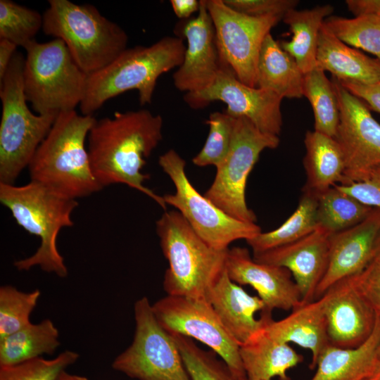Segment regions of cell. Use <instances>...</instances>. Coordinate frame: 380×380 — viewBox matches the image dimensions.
Returning <instances> with one entry per match:
<instances>
[{
	"instance_id": "21",
	"label": "cell",
	"mask_w": 380,
	"mask_h": 380,
	"mask_svg": "<svg viewBox=\"0 0 380 380\" xmlns=\"http://www.w3.org/2000/svg\"><path fill=\"white\" fill-rule=\"evenodd\" d=\"M326 300L324 294L312 302L302 303L278 321L272 319V312H262L260 315L265 320L263 330L270 337L310 350V369L315 367L319 355L330 344L325 317Z\"/></svg>"
},
{
	"instance_id": "20",
	"label": "cell",
	"mask_w": 380,
	"mask_h": 380,
	"mask_svg": "<svg viewBox=\"0 0 380 380\" xmlns=\"http://www.w3.org/2000/svg\"><path fill=\"white\" fill-rule=\"evenodd\" d=\"M380 233V210L373 208L360 223L331 234L329 260L315 300L338 281L364 270L373 260L374 248Z\"/></svg>"
},
{
	"instance_id": "13",
	"label": "cell",
	"mask_w": 380,
	"mask_h": 380,
	"mask_svg": "<svg viewBox=\"0 0 380 380\" xmlns=\"http://www.w3.org/2000/svg\"><path fill=\"white\" fill-rule=\"evenodd\" d=\"M155 317L168 333L178 334L208 346L234 374L247 379L240 356V345L222 323L206 299L170 296L152 305Z\"/></svg>"
},
{
	"instance_id": "4",
	"label": "cell",
	"mask_w": 380,
	"mask_h": 380,
	"mask_svg": "<svg viewBox=\"0 0 380 380\" xmlns=\"http://www.w3.org/2000/svg\"><path fill=\"white\" fill-rule=\"evenodd\" d=\"M0 202L19 226L41 241L33 255L15 261L14 266L20 271L39 266L46 272L66 277L68 268L56 241L63 228L73 226L72 213L79 205L77 200L30 180L22 186L0 183Z\"/></svg>"
},
{
	"instance_id": "40",
	"label": "cell",
	"mask_w": 380,
	"mask_h": 380,
	"mask_svg": "<svg viewBox=\"0 0 380 380\" xmlns=\"http://www.w3.org/2000/svg\"><path fill=\"white\" fill-rule=\"evenodd\" d=\"M336 186L363 204L380 210V165L368 170L360 181Z\"/></svg>"
},
{
	"instance_id": "25",
	"label": "cell",
	"mask_w": 380,
	"mask_h": 380,
	"mask_svg": "<svg viewBox=\"0 0 380 380\" xmlns=\"http://www.w3.org/2000/svg\"><path fill=\"white\" fill-rule=\"evenodd\" d=\"M239 352L248 380H290L287 372L303 361L289 343L272 338L263 329L240 346Z\"/></svg>"
},
{
	"instance_id": "28",
	"label": "cell",
	"mask_w": 380,
	"mask_h": 380,
	"mask_svg": "<svg viewBox=\"0 0 380 380\" xmlns=\"http://www.w3.org/2000/svg\"><path fill=\"white\" fill-rule=\"evenodd\" d=\"M334 7L330 4L312 8L289 11L282 20L292 33L291 40L279 42L281 47L296 62L305 74L317 65L319 34L325 19L331 15Z\"/></svg>"
},
{
	"instance_id": "33",
	"label": "cell",
	"mask_w": 380,
	"mask_h": 380,
	"mask_svg": "<svg viewBox=\"0 0 380 380\" xmlns=\"http://www.w3.org/2000/svg\"><path fill=\"white\" fill-rule=\"evenodd\" d=\"M170 335L180 351L191 380H247L234 374L213 350L201 348L189 337L175 333Z\"/></svg>"
},
{
	"instance_id": "29",
	"label": "cell",
	"mask_w": 380,
	"mask_h": 380,
	"mask_svg": "<svg viewBox=\"0 0 380 380\" xmlns=\"http://www.w3.org/2000/svg\"><path fill=\"white\" fill-rule=\"evenodd\" d=\"M59 332L53 322L46 319L0 339V366L18 364L52 355L60 346Z\"/></svg>"
},
{
	"instance_id": "46",
	"label": "cell",
	"mask_w": 380,
	"mask_h": 380,
	"mask_svg": "<svg viewBox=\"0 0 380 380\" xmlns=\"http://www.w3.org/2000/svg\"><path fill=\"white\" fill-rule=\"evenodd\" d=\"M58 380H89V379L84 376L71 374L64 371L60 376Z\"/></svg>"
},
{
	"instance_id": "8",
	"label": "cell",
	"mask_w": 380,
	"mask_h": 380,
	"mask_svg": "<svg viewBox=\"0 0 380 380\" xmlns=\"http://www.w3.org/2000/svg\"><path fill=\"white\" fill-rule=\"evenodd\" d=\"M23 89L27 101L39 115L75 110L85 94L88 75L59 39L33 40L23 47Z\"/></svg>"
},
{
	"instance_id": "27",
	"label": "cell",
	"mask_w": 380,
	"mask_h": 380,
	"mask_svg": "<svg viewBox=\"0 0 380 380\" xmlns=\"http://www.w3.org/2000/svg\"><path fill=\"white\" fill-rule=\"evenodd\" d=\"M304 73L271 33L261 46L257 67V87L270 90L281 98L303 96Z\"/></svg>"
},
{
	"instance_id": "26",
	"label": "cell",
	"mask_w": 380,
	"mask_h": 380,
	"mask_svg": "<svg viewBox=\"0 0 380 380\" xmlns=\"http://www.w3.org/2000/svg\"><path fill=\"white\" fill-rule=\"evenodd\" d=\"M304 144L303 165L306 183L303 189L319 194L344 180L346 163L336 139L321 132L308 131Z\"/></svg>"
},
{
	"instance_id": "17",
	"label": "cell",
	"mask_w": 380,
	"mask_h": 380,
	"mask_svg": "<svg viewBox=\"0 0 380 380\" xmlns=\"http://www.w3.org/2000/svg\"><path fill=\"white\" fill-rule=\"evenodd\" d=\"M324 295L329 343L343 348L363 344L374 329L377 315L357 289L353 277L338 281Z\"/></svg>"
},
{
	"instance_id": "36",
	"label": "cell",
	"mask_w": 380,
	"mask_h": 380,
	"mask_svg": "<svg viewBox=\"0 0 380 380\" xmlns=\"http://www.w3.org/2000/svg\"><path fill=\"white\" fill-rule=\"evenodd\" d=\"M40 295L39 289L24 292L10 285L1 286L0 339L31 323L30 316Z\"/></svg>"
},
{
	"instance_id": "31",
	"label": "cell",
	"mask_w": 380,
	"mask_h": 380,
	"mask_svg": "<svg viewBox=\"0 0 380 380\" xmlns=\"http://www.w3.org/2000/svg\"><path fill=\"white\" fill-rule=\"evenodd\" d=\"M372 209L334 185L317 195L318 226L337 233L362 222Z\"/></svg>"
},
{
	"instance_id": "43",
	"label": "cell",
	"mask_w": 380,
	"mask_h": 380,
	"mask_svg": "<svg viewBox=\"0 0 380 380\" xmlns=\"http://www.w3.org/2000/svg\"><path fill=\"white\" fill-rule=\"evenodd\" d=\"M346 4L355 17L373 15L380 18V0H346Z\"/></svg>"
},
{
	"instance_id": "18",
	"label": "cell",
	"mask_w": 380,
	"mask_h": 380,
	"mask_svg": "<svg viewBox=\"0 0 380 380\" xmlns=\"http://www.w3.org/2000/svg\"><path fill=\"white\" fill-rule=\"evenodd\" d=\"M331 234L319 227L296 241L253 254V258L257 262L288 270L302 303L312 302L327 267Z\"/></svg>"
},
{
	"instance_id": "47",
	"label": "cell",
	"mask_w": 380,
	"mask_h": 380,
	"mask_svg": "<svg viewBox=\"0 0 380 380\" xmlns=\"http://www.w3.org/2000/svg\"><path fill=\"white\" fill-rule=\"evenodd\" d=\"M373 260L380 261V233L375 243V246L374 248Z\"/></svg>"
},
{
	"instance_id": "48",
	"label": "cell",
	"mask_w": 380,
	"mask_h": 380,
	"mask_svg": "<svg viewBox=\"0 0 380 380\" xmlns=\"http://www.w3.org/2000/svg\"><path fill=\"white\" fill-rule=\"evenodd\" d=\"M369 380H380V362L377 361L374 369L370 376L367 378Z\"/></svg>"
},
{
	"instance_id": "44",
	"label": "cell",
	"mask_w": 380,
	"mask_h": 380,
	"mask_svg": "<svg viewBox=\"0 0 380 380\" xmlns=\"http://www.w3.org/2000/svg\"><path fill=\"white\" fill-rule=\"evenodd\" d=\"M18 46L12 42L0 39V82H2Z\"/></svg>"
},
{
	"instance_id": "12",
	"label": "cell",
	"mask_w": 380,
	"mask_h": 380,
	"mask_svg": "<svg viewBox=\"0 0 380 380\" xmlns=\"http://www.w3.org/2000/svg\"><path fill=\"white\" fill-rule=\"evenodd\" d=\"M212 19L222 65L241 82L257 87V67L266 36L282 20L279 16L253 17L239 13L223 0H205Z\"/></svg>"
},
{
	"instance_id": "1",
	"label": "cell",
	"mask_w": 380,
	"mask_h": 380,
	"mask_svg": "<svg viewBox=\"0 0 380 380\" xmlns=\"http://www.w3.org/2000/svg\"><path fill=\"white\" fill-rule=\"evenodd\" d=\"M163 120L147 109L116 112L96 120L87 137L90 164L98 182L105 187L123 184L146 194L162 208L167 205L144 183L146 159L163 139Z\"/></svg>"
},
{
	"instance_id": "30",
	"label": "cell",
	"mask_w": 380,
	"mask_h": 380,
	"mask_svg": "<svg viewBox=\"0 0 380 380\" xmlns=\"http://www.w3.org/2000/svg\"><path fill=\"white\" fill-rule=\"evenodd\" d=\"M317 194L303 189L296 209L279 227L246 241L256 254L296 241L316 230Z\"/></svg>"
},
{
	"instance_id": "19",
	"label": "cell",
	"mask_w": 380,
	"mask_h": 380,
	"mask_svg": "<svg viewBox=\"0 0 380 380\" xmlns=\"http://www.w3.org/2000/svg\"><path fill=\"white\" fill-rule=\"evenodd\" d=\"M225 269L234 282L240 286L249 285L257 291L265 305V311L293 310L303 303L288 270L255 261L246 248H229Z\"/></svg>"
},
{
	"instance_id": "5",
	"label": "cell",
	"mask_w": 380,
	"mask_h": 380,
	"mask_svg": "<svg viewBox=\"0 0 380 380\" xmlns=\"http://www.w3.org/2000/svg\"><path fill=\"white\" fill-rule=\"evenodd\" d=\"M168 261L163 288L167 295L206 299L225 270L227 250L207 244L177 210L165 211L156 223Z\"/></svg>"
},
{
	"instance_id": "50",
	"label": "cell",
	"mask_w": 380,
	"mask_h": 380,
	"mask_svg": "<svg viewBox=\"0 0 380 380\" xmlns=\"http://www.w3.org/2000/svg\"><path fill=\"white\" fill-rule=\"evenodd\" d=\"M365 380H369V379H366Z\"/></svg>"
},
{
	"instance_id": "23",
	"label": "cell",
	"mask_w": 380,
	"mask_h": 380,
	"mask_svg": "<svg viewBox=\"0 0 380 380\" xmlns=\"http://www.w3.org/2000/svg\"><path fill=\"white\" fill-rule=\"evenodd\" d=\"M317 65L341 82L362 84L380 82V61L350 47L324 24L319 34Z\"/></svg>"
},
{
	"instance_id": "38",
	"label": "cell",
	"mask_w": 380,
	"mask_h": 380,
	"mask_svg": "<svg viewBox=\"0 0 380 380\" xmlns=\"http://www.w3.org/2000/svg\"><path fill=\"white\" fill-rule=\"evenodd\" d=\"M206 123L209 132L204 146L193 158L192 163L198 167L214 165L224 159L231 146L234 118L226 113H210Z\"/></svg>"
},
{
	"instance_id": "2",
	"label": "cell",
	"mask_w": 380,
	"mask_h": 380,
	"mask_svg": "<svg viewBox=\"0 0 380 380\" xmlns=\"http://www.w3.org/2000/svg\"><path fill=\"white\" fill-rule=\"evenodd\" d=\"M96 120L75 110L60 113L28 165L30 180L76 200L101 191L85 146Z\"/></svg>"
},
{
	"instance_id": "35",
	"label": "cell",
	"mask_w": 380,
	"mask_h": 380,
	"mask_svg": "<svg viewBox=\"0 0 380 380\" xmlns=\"http://www.w3.org/2000/svg\"><path fill=\"white\" fill-rule=\"evenodd\" d=\"M43 15L11 0H0V39L24 47L42 28Z\"/></svg>"
},
{
	"instance_id": "15",
	"label": "cell",
	"mask_w": 380,
	"mask_h": 380,
	"mask_svg": "<svg viewBox=\"0 0 380 380\" xmlns=\"http://www.w3.org/2000/svg\"><path fill=\"white\" fill-rule=\"evenodd\" d=\"M340 118L335 139L343 151L346 170L341 184L360 181L368 170L380 165V124L369 107L349 92L334 77Z\"/></svg>"
},
{
	"instance_id": "37",
	"label": "cell",
	"mask_w": 380,
	"mask_h": 380,
	"mask_svg": "<svg viewBox=\"0 0 380 380\" xmlns=\"http://www.w3.org/2000/svg\"><path fill=\"white\" fill-rule=\"evenodd\" d=\"M79 358L72 350H65L51 360L42 357L18 364L0 366V380H58L61 374Z\"/></svg>"
},
{
	"instance_id": "11",
	"label": "cell",
	"mask_w": 380,
	"mask_h": 380,
	"mask_svg": "<svg viewBox=\"0 0 380 380\" xmlns=\"http://www.w3.org/2000/svg\"><path fill=\"white\" fill-rule=\"evenodd\" d=\"M134 310L133 341L115 357L112 367L137 380H191L179 348L158 322L148 299H139Z\"/></svg>"
},
{
	"instance_id": "39",
	"label": "cell",
	"mask_w": 380,
	"mask_h": 380,
	"mask_svg": "<svg viewBox=\"0 0 380 380\" xmlns=\"http://www.w3.org/2000/svg\"><path fill=\"white\" fill-rule=\"evenodd\" d=\"M234 10L253 17L277 15L283 18L290 10L296 8L297 0H223Z\"/></svg>"
},
{
	"instance_id": "34",
	"label": "cell",
	"mask_w": 380,
	"mask_h": 380,
	"mask_svg": "<svg viewBox=\"0 0 380 380\" xmlns=\"http://www.w3.org/2000/svg\"><path fill=\"white\" fill-rule=\"evenodd\" d=\"M324 24L347 45L369 52L380 61V18L360 15L346 18L331 15Z\"/></svg>"
},
{
	"instance_id": "9",
	"label": "cell",
	"mask_w": 380,
	"mask_h": 380,
	"mask_svg": "<svg viewBox=\"0 0 380 380\" xmlns=\"http://www.w3.org/2000/svg\"><path fill=\"white\" fill-rule=\"evenodd\" d=\"M158 163L175 186V194L163 196L166 205L175 208L210 247L227 250L232 242L248 241L262 232L256 223L232 217L201 194L186 175V161L174 149L161 155Z\"/></svg>"
},
{
	"instance_id": "32",
	"label": "cell",
	"mask_w": 380,
	"mask_h": 380,
	"mask_svg": "<svg viewBox=\"0 0 380 380\" xmlns=\"http://www.w3.org/2000/svg\"><path fill=\"white\" fill-rule=\"evenodd\" d=\"M303 96L312 108L314 130L335 138L340 118L338 99L332 82L317 65L304 74Z\"/></svg>"
},
{
	"instance_id": "24",
	"label": "cell",
	"mask_w": 380,
	"mask_h": 380,
	"mask_svg": "<svg viewBox=\"0 0 380 380\" xmlns=\"http://www.w3.org/2000/svg\"><path fill=\"white\" fill-rule=\"evenodd\" d=\"M380 344V316L377 315L370 337L355 348H343L329 344L319 355L316 372L310 380H365L377 362Z\"/></svg>"
},
{
	"instance_id": "42",
	"label": "cell",
	"mask_w": 380,
	"mask_h": 380,
	"mask_svg": "<svg viewBox=\"0 0 380 380\" xmlns=\"http://www.w3.org/2000/svg\"><path fill=\"white\" fill-rule=\"evenodd\" d=\"M340 82L349 92L363 101L369 109L380 113V82L372 84Z\"/></svg>"
},
{
	"instance_id": "16",
	"label": "cell",
	"mask_w": 380,
	"mask_h": 380,
	"mask_svg": "<svg viewBox=\"0 0 380 380\" xmlns=\"http://www.w3.org/2000/svg\"><path fill=\"white\" fill-rule=\"evenodd\" d=\"M179 36L186 40L182 65L174 72L177 89L186 93L201 91L210 86L220 72L222 63L215 27L206 8L205 0L195 18L179 26Z\"/></svg>"
},
{
	"instance_id": "14",
	"label": "cell",
	"mask_w": 380,
	"mask_h": 380,
	"mask_svg": "<svg viewBox=\"0 0 380 380\" xmlns=\"http://www.w3.org/2000/svg\"><path fill=\"white\" fill-rule=\"evenodd\" d=\"M282 99L270 90L241 82L224 65L208 88L184 96V101L193 109L205 108L215 101H222L227 105L224 111L227 114L233 118L244 117L262 132L279 137L283 125Z\"/></svg>"
},
{
	"instance_id": "49",
	"label": "cell",
	"mask_w": 380,
	"mask_h": 380,
	"mask_svg": "<svg viewBox=\"0 0 380 380\" xmlns=\"http://www.w3.org/2000/svg\"><path fill=\"white\" fill-rule=\"evenodd\" d=\"M376 359H377V361L380 362V344L376 350Z\"/></svg>"
},
{
	"instance_id": "22",
	"label": "cell",
	"mask_w": 380,
	"mask_h": 380,
	"mask_svg": "<svg viewBox=\"0 0 380 380\" xmlns=\"http://www.w3.org/2000/svg\"><path fill=\"white\" fill-rule=\"evenodd\" d=\"M206 300L240 346L264 327V318L255 317L256 312L265 310L263 301L259 296H251L231 280L226 269L210 289Z\"/></svg>"
},
{
	"instance_id": "3",
	"label": "cell",
	"mask_w": 380,
	"mask_h": 380,
	"mask_svg": "<svg viewBox=\"0 0 380 380\" xmlns=\"http://www.w3.org/2000/svg\"><path fill=\"white\" fill-rule=\"evenodd\" d=\"M186 46L179 36H165L150 46L127 48L101 70L88 75L81 114L93 115L107 101L129 90L141 106L151 104L158 77L179 68Z\"/></svg>"
},
{
	"instance_id": "41",
	"label": "cell",
	"mask_w": 380,
	"mask_h": 380,
	"mask_svg": "<svg viewBox=\"0 0 380 380\" xmlns=\"http://www.w3.org/2000/svg\"><path fill=\"white\" fill-rule=\"evenodd\" d=\"M353 278L360 293L380 316V261L372 260L364 270Z\"/></svg>"
},
{
	"instance_id": "45",
	"label": "cell",
	"mask_w": 380,
	"mask_h": 380,
	"mask_svg": "<svg viewBox=\"0 0 380 380\" xmlns=\"http://www.w3.org/2000/svg\"><path fill=\"white\" fill-rule=\"evenodd\" d=\"M170 4L175 15L182 20H187L200 8V1L197 0H171Z\"/></svg>"
},
{
	"instance_id": "6",
	"label": "cell",
	"mask_w": 380,
	"mask_h": 380,
	"mask_svg": "<svg viewBox=\"0 0 380 380\" xmlns=\"http://www.w3.org/2000/svg\"><path fill=\"white\" fill-rule=\"evenodd\" d=\"M48 3L42 14L43 32L61 39L87 75L108 65L127 48L126 32L93 5L68 0Z\"/></svg>"
},
{
	"instance_id": "7",
	"label": "cell",
	"mask_w": 380,
	"mask_h": 380,
	"mask_svg": "<svg viewBox=\"0 0 380 380\" xmlns=\"http://www.w3.org/2000/svg\"><path fill=\"white\" fill-rule=\"evenodd\" d=\"M24 63V56L16 51L0 82V183L6 184H15L28 167L57 117L34 114L29 108L23 89Z\"/></svg>"
},
{
	"instance_id": "10",
	"label": "cell",
	"mask_w": 380,
	"mask_h": 380,
	"mask_svg": "<svg viewBox=\"0 0 380 380\" xmlns=\"http://www.w3.org/2000/svg\"><path fill=\"white\" fill-rule=\"evenodd\" d=\"M279 143V136L262 132L244 117L234 118L230 148L216 167L215 179L204 196L232 217L256 223L246 203L247 179L260 153L277 148Z\"/></svg>"
}]
</instances>
